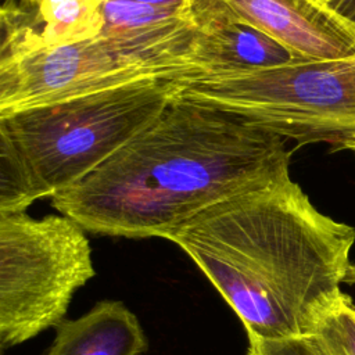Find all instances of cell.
I'll list each match as a JSON object with an SVG mask.
<instances>
[{
    "mask_svg": "<svg viewBox=\"0 0 355 355\" xmlns=\"http://www.w3.org/2000/svg\"><path fill=\"white\" fill-rule=\"evenodd\" d=\"M96 270L86 230L65 215H0V344L57 327Z\"/></svg>",
    "mask_w": 355,
    "mask_h": 355,
    "instance_id": "8992f818",
    "label": "cell"
},
{
    "mask_svg": "<svg viewBox=\"0 0 355 355\" xmlns=\"http://www.w3.org/2000/svg\"><path fill=\"white\" fill-rule=\"evenodd\" d=\"M283 137L173 97L141 132L51 205L86 232L168 239L207 208L290 175Z\"/></svg>",
    "mask_w": 355,
    "mask_h": 355,
    "instance_id": "7a4b0ae2",
    "label": "cell"
},
{
    "mask_svg": "<svg viewBox=\"0 0 355 355\" xmlns=\"http://www.w3.org/2000/svg\"><path fill=\"white\" fill-rule=\"evenodd\" d=\"M176 97L236 115L297 147L355 155V53L239 75L180 76Z\"/></svg>",
    "mask_w": 355,
    "mask_h": 355,
    "instance_id": "277c9868",
    "label": "cell"
},
{
    "mask_svg": "<svg viewBox=\"0 0 355 355\" xmlns=\"http://www.w3.org/2000/svg\"><path fill=\"white\" fill-rule=\"evenodd\" d=\"M304 58L266 33L234 21L196 24L191 62L196 76L239 75L287 65Z\"/></svg>",
    "mask_w": 355,
    "mask_h": 355,
    "instance_id": "9c48e42d",
    "label": "cell"
},
{
    "mask_svg": "<svg viewBox=\"0 0 355 355\" xmlns=\"http://www.w3.org/2000/svg\"><path fill=\"white\" fill-rule=\"evenodd\" d=\"M196 28L93 39L0 58V115L146 79L196 76Z\"/></svg>",
    "mask_w": 355,
    "mask_h": 355,
    "instance_id": "5b68a950",
    "label": "cell"
},
{
    "mask_svg": "<svg viewBox=\"0 0 355 355\" xmlns=\"http://www.w3.org/2000/svg\"><path fill=\"white\" fill-rule=\"evenodd\" d=\"M43 355H143L148 338L137 316L116 300L97 302L78 319H65Z\"/></svg>",
    "mask_w": 355,
    "mask_h": 355,
    "instance_id": "30bf717a",
    "label": "cell"
},
{
    "mask_svg": "<svg viewBox=\"0 0 355 355\" xmlns=\"http://www.w3.org/2000/svg\"><path fill=\"white\" fill-rule=\"evenodd\" d=\"M316 1H319V3H322V4H324V6H327V7H330L331 10L337 11V12H340V11L343 10V7H344L347 3H349L351 0H316Z\"/></svg>",
    "mask_w": 355,
    "mask_h": 355,
    "instance_id": "9a60e30c",
    "label": "cell"
},
{
    "mask_svg": "<svg viewBox=\"0 0 355 355\" xmlns=\"http://www.w3.org/2000/svg\"><path fill=\"white\" fill-rule=\"evenodd\" d=\"M341 15H344L347 19H349L351 22L355 24V0H351L349 3H347L343 10L340 11Z\"/></svg>",
    "mask_w": 355,
    "mask_h": 355,
    "instance_id": "5bb4252c",
    "label": "cell"
},
{
    "mask_svg": "<svg viewBox=\"0 0 355 355\" xmlns=\"http://www.w3.org/2000/svg\"><path fill=\"white\" fill-rule=\"evenodd\" d=\"M137 3H144L161 8H171V10H178L182 12L190 14V0H133ZM191 15V14H190ZM193 19V18H191Z\"/></svg>",
    "mask_w": 355,
    "mask_h": 355,
    "instance_id": "4fadbf2b",
    "label": "cell"
},
{
    "mask_svg": "<svg viewBox=\"0 0 355 355\" xmlns=\"http://www.w3.org/2000/svg\"><path fill=\"white\" fill-rule=\"evenodd\" d=\"M178 244L247 337L315 333L355 284V229L322 214L290 175L232 196L176 229Z\"/></svg>",
    "mask_w": 355,
    "mask_h": 355,
    "instance_id": "6da1fadb",
    "label": "cell"
},
{
    "mask_svg": "<svg viewBox=\"0 0 355 355\" xmlns=\"http://www.w3.org/2000/svg\"><path fill=\"white\" fill-rule=\"evenodd\" d=\"M173 79H146L0 115V215L75 184L173 100Z\"/></svg>",
    "mask_w": 355,
    "mask_h": 355,
    "instance_id": "3957f363",
    "label": "cell"
},
{
    "mask_svg": "<svg viewBox=\"0 0 355 355\" xmlns=\"http://www.w3.org/2000/svg\"><path fill=\"white\" fill-rule=\"evenodd\" d=\"M10 1H18V3H22V4H33L39 0H10Z\"/></svg>",
    "mask_w": 355,
    "mask_h": 355,
    "instance_id": "2e32d148",
    "label": "cell"
},
{
    "mask_svg": "<svg viewBox=\"0 0 355 355\" xmlns=\"http://www.w3.org/2000/svg\"><path fill=\"white\" fill-rule=\"evenodd\" d=\"M327 355H355V304L345 295L322 319L315 330Z\"/></svg>",
    "mask_w": 355,
    "mask_h": 355,
    "instance_id": "8fae6325",
    "label": "cell"
},
{
    "mask_svg": "<svg viewBox=\"0 0 355 355\" xmlns=\"http://www.w3.org/2000/svg\"><path fill=\"white\" fill-rule=\"evenodd\" d=\"M194 24H247L304 60H338L355 53V24L316 0H190Z\"/></svg>",
    "mask_w": 355,
    "mask_h": 355,
    "instance_id": "52a82bcc",
    "label": "cell"
},
{
    "mask_svg": "<svg viewBox=\"0 0 355 355\" xmlns=\"http://www.w3.org/2000/svg\"><path fill=\"white\" fill-rule=\"evenodd\" d=\"M104 0H6L0 12V58L60 47L100 35Z\"/></svg>",
    "mask_w": 355,
    "mask_h": 355,
    "instance_id": "ba28073f",
    "label": "cell"
},
{
    "mask_svg": "<svg viewBox=\"0 0 355 355\" xmlns=\"http://www.w3.org/2000/svg\"><path fill=\"white\" fill-rule=\"evenodd\" d=\"M247 355H327L315 333L282 338L263 340L248 337Z\"/></svg>",
    "mask_w": 355,
    "mask_h": 355,
    "instance_id": "7c38bea8",
    "label": "cell"
}]
</instances>
